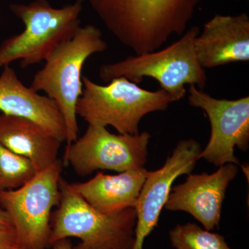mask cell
I'll return each mask as SVG.
<instances>
[{"instance_id": "9c48e42d", "label": "cell", "mask_w": 249, "mask_h": 249, "mask_svg": "<svg viewBox=\"0 0 249 249\" xmlns=\"http://www.w3.org/2000/svg\"><path fill=\"white\" fill-rule=\"evenodd\" d=\"M188 102L206 113L211 125L207 145L199 160L204 159L215 166L226 163L240 165L235 147L247 151L249 147V96L238 99H219L191 85Z\"/></svg>"}, {"instance_id": "9a60e30c", "label": "cell", "mask_w": 249, "mask_h": 249, "mask_svg": "<svg viewBox=\"0 0 249 249\" xmlns=\"http://www.w3.org/2000/svg\"><path fill=\"white\" fill-rule=\"evenodd\" d=\"M0 142L30 160L37 172L58 160L62 142L33 121L4 114L0 115Z\"/></svg>"}, {"instance_id": "277c9868", "label": "cell", "mask_w": 249, "mask_h": 249, "mask_svg": "<svg viewBox=\"0 0 249 249\" xmlns=\"http://www.w3.org/2000/svg\"><path fill=\"white\" fill-rule=\"evenodd\" d=\"M84 1L76 0L60 9L53 7L48 0L11 4L10 9L22 20L24 29L0 45V67L17 60L22 69L46 61L80 27Z\"/></svg>"}, {"instance_id": "ffe728a7", "label": "cell", "mask_w": 249, "mask_h": 249, "mask_svg": "<svg viewBox=\"0 0 249 249\" xmlns=\"http://www.w3.org/2000/svg\"><path fill=\"white\" fill-rule=\"evenodd\" d=\"M12 225L11 217L5 210L0 207V227H9Z\"/></svg>"}, {"instance_id": "30bf717a", "label": "cell", "mask_w": 249, "mask_h": 249, "mask_svg": "<svg viewBox=\"0 0 249 249\" xmlns=\"http://www.w3.org/2000/svg\"><path fill=\"white\" fill-rule=\"evenodd\" d=\"M201 151L195 139L180 141L161 168L148 172L135 206L137 224L132 249H143L144 241L157 227L175 179L191 174Z\"/></svg>"}, {"instance_id": "5b68a950", "label": "cell", "mask_w": 249, "mask_h": 249, "mask_svg": "<svg viewBox=\"0 0 249 249\" xmlns=\"http://www.w3.org/2000/svg\"><path fill=\"white\" fill-rule=\"evenodd\" d=\"M199 33L200 28L195 26L165 48L101 65L100 78L109 83L124 77L136 84L142 83L145 77L154 78L161 89L173 95L178 101L186 95V85L203 90L207 76L195 50V40Z\"/></svg>"}, {"instance_id": "ba28073f", "label": "cell", "mask_w": 249, "mask_h": 249, "mask_svg": "<svg viewBox=\"0 0 249 249\" xmlns=\"http://www.w3.org/2000/svg\"><path fill=\"white\" fill-rule=\"evenodd\" d=\"M151 135L111 134L107 127L89 124L85 134L67 145L64 166L70 165L75 173L86 177L98 170L118 173L144 168Z\"/></svg>"}, {"instance_id": "44dd1931", "label": "cell", "mask_w": 249, "mask_h": 249, "mask_svg": "<svg viewBox=\"0 0 249 249\" xmlns=\"http://www.w3.org/2000/svg\"><path fill=\"white\" fill-rule=\"evenodd\" d=\"M13 249H29L27 248H26V247H23V246L19 245V244H18V245L16 246V247H14Z\"/></svg>"}, {"instance_id": "ac0fdd59", "label": "cell", "mask_w": 249, "mask_h": 249, "mask_svg": "<svg viewBox=\"0 0 249 249\" xmlns=\"http://www.w3.org/2000/svg\"><path fill=\"white\" fill-rule=\"evenodd\" d=\"M18 244L17 234L13 226L0 227V249H13Z\"/></svg>"}, {"instance_id": "d6986e66", "label": "cell", "mask_w": 249, "mask_h": 249, "mask_svg": "<svg viewBox=\"0 0 249 249\" xmlns=\"http://www.w3.org/2000/svg\"><path fill=\"white\" fill-rule=\"evenodd\" d=\"M52 249H73V245H72L70 239H62L54 242L53 245L51 246Z\"/></svg>"}, {"instance_id": "5bb4252c", "label": "cell", "mask_w": 249, "mask_h": 249, "mask_svg": "<svg viewBox=\"0 0 249 249\" xmlns=\"http://www.w3.org/2000/svg\"><path fill=\"white\" fill-rule=\"evenodd\" d=\"M147 173L145 168L116 175L98 173L89 181L70 183V186L95 209L109 213L135 209Z\"/></svg>"}, {"instance_id": "8992f818", "label": "cell", "mask_w": 249, "mask_h": 249, "mask_svg": "<svg viewBox=\"0 0 249 249\" xmlns=\"http://www.w3.org/2000/svg\"><path fill=\"white\" fill-rule=\"evenodd\" d=\"M83 93L76 105V114L89 124L111 126L121 134H139L144 116L164 111L178 100L165 90L149 91L124 77L107 85L82 77Z\"/></svg>"}, {"instance_id": "2e32d148", "label": "cell", "mask_w": 249, "mask_h": 249, "mask_svg": "<svg viewBox=\"0 0 249 249\" xmlns=\"http://www.w3.org/2000/svg\"><path fill=\"white\" fill-rule=\"evenodd\" d=\"M32 162L0 142V192L17 189L37 174Z\"/></svg>"}, {"instance_id": "52a82bcc", "label": "cell", "mask_w": 249, "mask_h": 249, "mask_svg": "<svg viewBox=\"0 0 249 249\" xmlns=\"http://www.w3.org/2000/svg\"><path fill=\"white\" fill-rule=\"evenodd\" d=\"M63 160H57L17 189L0 192V207L9 213L19 245L29 249L49 245L52 210L60 201Z\"/></svg>"}, {"instance_id": "7c38bea8", "label": "cell", "mask_w": 249, "mask_h": 249, "mask_svg": "<svg viewBox=\"0 0 249 249\" xmlns=\"http://www.w3.org/2000/svg\"><path fill=\"white\" fill-rule=\"evenodd\" d=\"M195 50L201 66L214 68L249 60V17L215 15L205 23L195 40Z\"/></svg>"}, {"instance_id": "3957f363", "label": "cell", "mask_w": 249, "mask_h": 249, "mask_svg": "<svg viewBox=\"0 0 249 249\" xmlns=\"http://www.w3.org/2000/svg\"><path fill=\"white\" fill-rule=\"evenodd\" d=\"M107 48L98 27H80L70 40L54 51L33 78L31 88L43 91L56 103L65 122L67 145L78 138L76 105L83 93V67L90 56Z\"/></svg>"}, {"instance_id": "4fadbf2b", "label": "cell", "mask_w": 249, "mask_h": 249, "mask_svg": "<svg viewBox=\"0 0 249 249\" xmlns=\"http://www.w3.org/2000/svg\"><path fill=\"white\" fill-rule=\"evenodd\" d=\"M0 111L33 121L62 142L66 141L65 122L56 103L23 84L9 65L0 75Z\"/></svg>"}, {"instance_id": "7a4b0ae2", "label": "cell", "mask_w": 249, "mask_h": 249, "mask_svg": "<svg viewBox=\"0 0 249 249\" xmlns=\"http://www.w3.org/2000/svg\"><path fill=\"white\" fill-rule=\"evenodd\" d=\"M60 201L52 213L49 245L76 237L73 249H132L135 240L137 213L134 208L106 213L95 209L60 179Z\"/></svg>"}, {"instance_id": "e0dca14e", "label": "cell", "mask_w": 249, "mask_h": 249, "mask_svg": "<svg viewBox=\"0 0 249 249\" xmlns=\"http://www.w3.org/2000/svg\"><path fill=\"white\" fill-rule=\"evenodd\" d=\"M175 249H232L224 236L201 229L193 223L178 224L169 232Z\"/></svg>"}, {"instance_id": "6da1fadb", "label": "cell", "mask_w": 249, "mask_h": 249, "mask_svg": "<svg viewBox=\"0 0 249 249\" xmlns=\"http://www.w3.org/2000/svg\"><path fill=\"white\" fill-rule=\"evenodd\" d=\"M107 30L135 55L186 32L204 0H88Z\"/></svg>"}, {"instance_id": "8fae6325", "label": "cell", "mask_w": 249, "mask_h": 249, "mask_svg": "<svg viewBox=\"0 0 249 249\" xmlns=\"http://www.w3.org/2000/svg\"><path fill=\"white\" fill-rule=\"evenodd\" d=\"M237 173V165L226 163L214 173L189 174L184 182L172 187L164 208L188 213L206 230H214L220 222L226 191Z\"/></svg>"}]
</instances>
